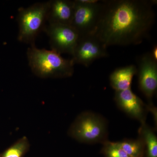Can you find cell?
<instances>
[{"mask_svg":"<svg viewBox=\"0 0 157 157\" xmlns=\"http://www.w3.org/2000/svg\"><path fill=\"white\" fill-rule=\"evenodd\" d=\"M100 21L93 35L106 47L140 44L149 37L155 19V0L103 1Z\"/></svg>","mask_w":157,"mask_h":157,"instance_id":"cell-1","label":"cell"},{"mask_svg":"<svg viewBox=\"0 0 157 157\" xmlns=\"http://www.w3.org/2000/svg\"><path fill=\"white\" fill-rule=\"evenodd\" d=\"M27 56L32 72L39 78H67L74 73L72 59H64L54 51L39 49L33 44L28 48Z\"/></svg>","mask_w":157,"mask_h":157,"instance_id":"cell-2","label":"cell"},{"mask_svg":"<svg viewBox=\"0 0 157 157\" xmlns=\"http://www.w3.org/2000/svg\"><path fill=\"white\" fill-rule=\"evenodd\" d=\"M50 1L37 2L27 8L18 9L17 21L19 42L32 45L42 31H44L48 19Z\"/></svg>","mask_w":157,"mask_h":157,"instance_id":"cell-3","label":"cell"},{"mask_svg":"<svg viewBox=\"0 0 157 157\" xmlns=\"http://www.w3.org/2000/svg\"><path fill=\"white\" fill-rule=\"evenodd\" d=\"M68 134L81 143L103 144L107 140L108 124L103 117L86 111L75 119L68 130Z\"/></svg>","mask_w":157,"mask_h":157,"instance_id":"cell-4","label":"cell"},{"mask_svg":"<svg viewBox=\"0 0 157 157\" xmlns=\"http://www.w3.org/2000/svg\"><path fill=\"white\" fill-rule=\"evenodd\" d=\"M71 26L79 38L93 35L95 31L104 8V2L98 0H75Z\"/></svg>","mask_w":157,"mask_h":157,"instance_id":"cell-5","label":"cell"},{"mask_svg":"<svg viewBox=\"0 0 157 157\" xmlns=\"http://www.w3.org/2000/svg\"><path fill=\"white\" fill-rule=\"evenodd\" d=\"M45 32L49 39L52 50L61 54L72 55L79 39V35L73 27L60 24H47Z\"/></svg>","mask_w":157,"mask_h":157,"instance_id":"cell-6","label":"cell"},{"mask_svg":"<svg viewBox=\"0 0 157 157\" xmlns=\"http://www.w3.org/2000/svg\"><path fill=\"white\" fill-rule=\"evenodd\" d=\"M107 47L94 35L80 37L72 54L74 65L88 67L96 60L109 56Z\"/></svg>","mask_w":157,"mask_h":157,"instance_id":"cell-7","label":"cell"},{"mask_svg":"<svg viewBox=\"0 0 157 157\" xmlns=\"http://www.w3.org/2000/svg\"><path fill=\"white\" fill-rule=\"evenodd\" d=\"M137 64L139 89L148 100H151L157 88V61L148 52L138 58Z\"/></svg>","mask_w":157,"mask_h":157,"instance_id":"cell-8","label":"cell"},{"mask_svg":"<svg viewBox=\"0 0 157 157\" xmlns=\"http://www.w3.org/2000/svg\"><path fill=\"white\" fill-rule=\"evenodd\" d=\"M114 100L118 107L129 116L139 121L141 124L145 123V104L131 89L116 91Z\"/></svg>","mask_w":157,"mask_h":157,"instance_id":"cell-9","label":"cell"},{"mask_svg":"<svg viewBox=\"0 0 157 157\" xmlns=\"http://www.w3.org/2000/svg\"><path fill=\"white\" fill-rule=\"evenodd\" d=\"M74 1L51 0L48 10V24L71 25L74 12Z\"/></svg>","mask_w":157,"mask_h":157,"instance_id":"cell-10","label":"cell"},{"mask_svg":"<svg viewBox=\"0 0 157 157\" xmlns=\"http://www.w3.org/2000/svg\"><path fill=\"white\" fill-rule=\"evenodd\" d=\"M137 73V68L134 65L115 69L109 76L111 87L116 91L131 89L132 79Z\"/></svg>","mask_w":157,"mask_h":157,"instance_id":"cell-11","label":"cell"},{"mask_svg":"<svg viewBox=\"0 0 157 157\" xmlns=\"http://www.w3.org/2000/svg\"><path fill=\"white\" fill-rule=\"evenodd\" d=\"M138 133L145 147L144 157H157V137L155 132L144 123L141 124Z\"/></svg>","mask_w":157,"mask_h":157,"instance_id":"cell-12","label":"cell"},{"mask_svg":"<svg viewBox=\"0 0 157 157\" xmlns=\"http://www.w3.org/2000/svg\"><path fill=\"white\" fill-rule=\"evenodd\" d=\"M120 144L129 157H144L145 147L143 139L140 136L136 140H124Z\"/></svg>","mask_w":157,"mask_h":157,"instance_id":"cell-13","label":"cell"},{"mask_svg":"<svg viewBox=\"0 0 157 157\" xmlns=\"http://www.w3.org/2000/svg\"><path fill=\"white\" fill-rule=\"evenodd\" d=\"M29 148L28 138L24 136L6 150L0 157H23Z\"/></svg>","mask_w":157,"mask_h":157,"instance_id":"cell-14","label":"cell"},{"mask_svg":"<svg viewBox=\"0 0 157 157\" xmlns=\"http://www.w3.org/2000/svg\"><path fill=\"white\" fill-rule=\"evenodd\" d=\"M102 144L101 152L104 157H129L122 148L120 142H111L107 140Z\"/></svg>","mask_w":157,"mask_h":157,"instance_id":"cell-15","label":"cell"},{"mask_svg":"<svg viewBox=\"0 0 157 157\" xmlns=\"http://www.w3.org/2000/svg\"><path fill=\"white\" fill-rule=\"evenodd\" d=\"M151 54L153 58L156 61H157V46L156 45H155L152 51Z\"/></svg>","mask_w":157,"mask_h":157,"instance_id":"cell-16","label":"cell"}]
</instances>
